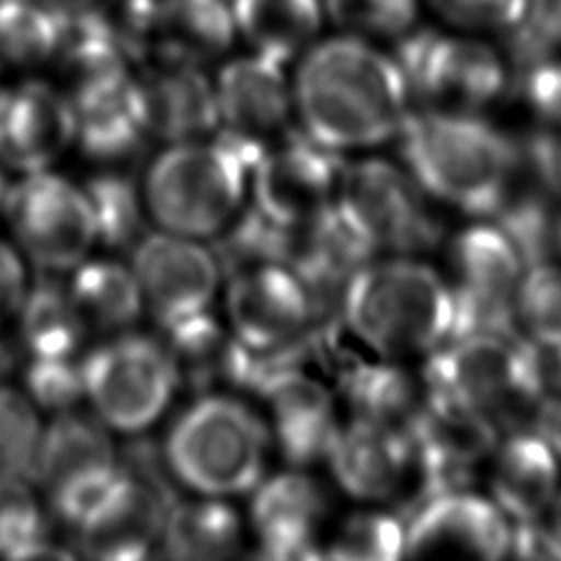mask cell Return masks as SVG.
I'll return each mask as SVG.
<instances>
[{
    "label": "cell",
    "instance_id": "1",
    "mask_svg": "<svg viewBox=\"0 0 561 561\" xmlns=\"http://www.w3.org/2000/svg\"><path fill=\"white\" fill-rule=\"evenodd\" d=\"M291 90L300 129L340 153L397 138L412 99L394 55L355 35L313 42Z\"/></svg>",
    "mask_w": 561,
    "mask_h": 561
},
{
    "label": "cell",
    "instance_id": "2",
    "mask_svg": "<svg viewBox=\"0 0 561 561\" xmlns=\"http://www.w3.org/2000/svg\"><path fill=\"white\" fill-rule=\"evenodd\" d=\"M337 327L366 357L425 359L456 333V300L445 274L414 256L366 263L346 285Z\"/></svg>",
    "mask_w": 561,
    "mask_h": 561
},
{
    "label": "cell",
    "instance_id": "3",
    "mask_svg": "<svg viewBox=\"0 0 561 561\" xmlns=\"http://www.w3.org/2000/svg\"><path fill=\"white\" fill-rule=\"evenodd\" d=\"M397 140L401 164L434 202L476 219L502 208L517 151L478 114L423 107L408 114Z\"/></svg>",
    "mask_w": 561,
    "mask_h": 561
},
{
    "label": "cell",
    "instance_id": "4",
    "mask_svg": "<svg viewBox=\"0 0 561 561\" xmlns=\"http://www.w3.org/2000/svg\"><path fill=\"white\" fill-rule=\"evenodd\" d=\"M162 447L180 486L232 497L263 480L272 436L265 419L237 394H202L173 421Z\"/></svg>",
    "mask_w": 561,
    "mask_h": 561
},
{
    "label": "cell",
    "instance_id": "5",
    "mask_svg": "<svg viewBox=\"0 0 561 561\" xmlns=\"http://www.w3.org/2000/svg\"><path fill=\"white\" fill-rule=\"evenodd\" d=\"M252 164L221 138L171 142L145 178L149 217L167 232L215 237L245 204Z\"/></svg>",
    "mask_w": 561,
    "mask_h": 561
},
{
    "label": "cell",
    "instance_id": "6",
    "mask_svg": "<svg viewBox=\"0 0 561 561\" xmlns=\"http://www.w3.org/2000/svg\"><path fill=\"white\" fill-rule=\"evenodd\" d=\"M410 94L425 107L480 114L511 85V66L500 46L476 33L412 28L394 53Z\"/></svg>",
    "mask_w": 561,
    "mask_h": 561
},
{
    "label": "cell",
    "instance_id": "7",
    "mask_svg": "<svg viewBox=\"0 0 561 561\" xmlns=\"http://www.w3.org/2000/svg\"><path fill=\"white\" fill-rule=\"evenodd\" d=\"M421 377L427 392L480 412L500 434L524 430V421L543 408L526 381L517 342L500 333L449 340L423 359Z\"/></svg>",
    "mask_w": 561,
    "mask_h": 561
},
{
    "label": "cell",
    "instance_id": "8",
    "mask_svg": "<svg viewBox=\"0 0 561 561\" xmlns=\"http://www.w3.org/2000/svg\"><path fill=\"white\" fill-rule=\"evenodd\" d=\"M85 401L123 434L153 425L178 392V377L164 342L123 331L83 355Z\"/></svg>",
    "mask_w": 561,
    "mask_h": 561
},
{
    "label": "cell",
    "instance_id": "9",
    "mask_svg": "<svg viewBox=\"0 0 561 561\" xmlns=\"http://www.w3.org/2000/svg\"><path fill=\"white\" fill-rule=\"evenodd\" d=\"M430 199L403 164L364 158L346 162L335 204L377 254L414 256L443 239Z\"/></svg>",
    "mask_w": 561,
    "mask_h": 561
},
{
    "label": "cell",
    "instance_id": "10",
    "mask_svg": "<svg viewBox=\"0 0 561 561\" xmlns=\"http://www.w3.org/2000/svg\"><path fill=\"white\" fill-rule=\"evenodd\" d=\"M0 215L11 241L42 272H66L96 245L92 208L83 186L50 169L9 184Z\"/></svg>",
    "mask_w": 561,
    "mask_h": 561
},
{
    "label": "cell",
    "instance_id": "11",
    "mask_svg": "<svg viewBox=\"0 0 561 561\" xmlns=\"http://www.w3.org/2000/svg\"><path fill=\"white\" fill-rule=\"evenodd\" d=\"M116 476L118 447L94 412L53 414L42 430L31 482L57 517L75 526Z\"/></svg>",
    "mask_w": 561,
    "mask_h": 561
},
{
    "label": "cell",
    "instance_id": "12",
    "mask_svg": "<svg viewBox=\"0 0 561 561\" xmlns=\"http://www.w3.org/2000/svg\"><path fill=\"white\" fill-rule=\"evenodd\" d=\"M526 263L517 241L495 221L476 219L447 241L445 278L456 300L454 337L500 333L504 322H513V298Z\"/></svg>",
    "mask_w": 561,
    "mask_h": 561
},
{
    "label": "cell",
    "instance_id": "13",
    "mask_svg": "<svg viewBox=\"0 0 561 561\" xmlns=\"http://www.w3.org/2000/svg\"><path fill=\"white\" fill-rule=\"evenodd\" d=\"M285 64L261 55H243L221 66L215 79L217 131L252 167L259 156L285 138L291 127L294 90Z\"/></svg>",
    "mask_w": 561,
    "mask_h": 561
},
{
    "label": "cell",
    "instance_id": "14",
    "mask_svg": "<svg viewBox=\"0 0 561 561\" xmlns=\"http://www.w3.org/2000/svg\"><path fill=\"white\" fill-rule=\"evenodd\" d=\"M403 557L421 561H497L508 557L511 519L486 493L467 486L427 495L403 515Z\"/></svg>",
    "mask_w": 561,
    "mask_h": 561
},
{
    "label": "cell",
    "instance_id": "15",
    "mask_svg": "<svg viewBox=\"0 0 561 561\" xmlns=\"http://www.w3.org/2000/svg\"><path fill=\"white\" fill-rule=\"evenodd\" d=\"M346 162L342 153L291 129L250 171L252 204L285 226H300L335 206Z\"/></svg>",
    "mask_w": 561,
    "mask_h": 561
},
{
    "label": "cell",
    "instance_id": "16",
    "mask_svg": "<svg viewBox=\"0 0 561 561\" xmlns=\"http://www.w3.org/2000/svg\"><path fill=\"white\" fill-rule=\"evenodd\" d=\"M327 465L337 486L355 500H399L405 511L425 500L414 443L403 430L348 416L333 438Z\"/></svg>",
    "mask_w": 561,
    "mask_h": 561
},
{
    "label": "cell",
    "instance_id": "17",
    "mask_svg": "<svg viewBox=\"0 0 561 561\" xmlns=\"http://www.w3.org/2000/svg\"><path fill=\"white\" fill-rule=\"evenodd\" d=\"M129 254L145 309L160 329L210 309L224 274L213 250L199 239L167 230L147 232Z\"/></svg>",
    "mask_w": 561,
    "mask_h": 561
},
{
    "label": "cell",
    "instance_id": "18",
    "mask_svg": "<svg viewBox=\"0 0 561 561\" xmlns=\"http://www.w3.org/2000/svg\"><path fill=\"white\" fill-rule=\"evenodd\" d=\"M254 397L265 405L272 445L291 467L327 460L342 425V405L335 388L316 368L294 366L263 375Z\"/></svg>",
    "mask_w": 561,
    "mask_h": 561
},
{
    "label": "cell",
    "instance_id": "19",
    "mask_svg": "<svg viewBox=\"0 0 561 561\" xmlns=\"http://www.w3.org/2000/svg\"><path fill=\"white\" fill-rule=\"evenodd\" d=\"M331 497L324 484L294 467L263 478L252 489L248 526L256 557L276 561L322 559L329 535Z\"/></svg>",
    "mask_w": 561,
    "mask_h": 561
},
{
    "label": "cell",
    "instance_id": "20",
    "mask_svg": "<svg viewBox=\"0 0 561 561\" xmlns=\"http://www.w3.org/2000/svg\"><path fill=\"white\" fill-rule=\"evenodd\" d=\"M226 280V324L252 353L285 346L316 322L313 298L289 265H261Z\"/></svg>",
    "mask_w": 561,
    "mask_h": 561
},
{
    "label": "cell",
    "instance_id": "21",
    "mask_svg": "<svg viewBox=\"0 0 561 561\" xmlns=\"http://www.w3.org/2000/svg\"><path fill=\"white\" fill-rule=\"evenodd\" d=\"M500 436V430L480 412L427 392L425 405L410 430L425 497L467 486L469 478L486 465Z\"/></svg>",
    "mask_w": 561,
    "mask_h": 561
},
{
    "label": "cell",
    "instance_id": "22",
    "mask_svg": "<svg viewBox=\"0 0 561 561\" xmlns=\"http://www.w3.org/2000/svg\"><path fill=\"white\" fill-rule=\"evenodd\" d=\"M75 136V107L64 90L39 79L0 88L2 169L20 175L50 169Z\"/></svg>",
    "mask_w": 561,
    "mask_h": 561
},
{
    "label": "cell",
    "instance_id": "23",
    "mask_svg": "<svg viewBox=\"0 0 561 561\" xmlns=\"http://www.w3.org/2000/svg\"><path fill=\"white\" fill-rule=\"evenodd\" d=\"M169 504L158 491L118 471L116 480L77 519L75 539L83 557L140 561L160 546Z\"/></svg>",
    "mask_w": 561,
    "mask_h": 561
},
{
    "label": "cell",
    "instance_id": "24",
    "mask_svg": "<svg viewBox=\"0 0 561 561\" xmlns=\"http://www.w3.org/2000/svg\"><path fill=\"white\" fill-rule=\"evenodd\" d=\"M375 256L379 254L344 217L337 204L294 226V248L287 265L307 285L316 307V322L337 316L348 280Z\"/></svg>",
    "mask_w": 561,
    "mask_h": 561
},
{
    "label": "cell",
    "instance_id": "25",
    "mask_svg": "<svg viewBox=\"0 0 561 561\" xmlns=\"http://www.w3.org/2000/svg\"><path fill=\"white\" fill-rule=\"evenodd\" d=\"M484 484L511 524L541 519L561 489V456L548 434L506 432L484 465Z\"/></svg>",
    "mask_w": 561,
    "mask_h": 561
},
{
    "label": "cell",
    "instance_id": "26",
    "mask_svg": "<svg viewBox=\"0 0 561 561\" xmlns=\"http://www.w3.org/2000/svg\"><path fill=\"white\" fill-rule=\"evenodd\" d=\"M162 333L175 368L178 390L193 397L250 390L252 351L210 309L162 329Z\"/></svg>",
    "mask_w": 561,
    "mask_h": 561
},
{
    "label": "cell",
    "instance_id": "27",
    "mask_svg": "<svg viewBox=\"0 0 561 561\" xmlns=\"http://www.w3.org/2000/svg\"><path fill=\"white\" fill-rule=\"evenodd\" d=\"M134 81L151 138L171 145L217 131L215 85L199 66L147 61Z\"/></svg>",
    "mask_w": 561,
    "mask_h": 561
},
{
    "label": "cell",
    "instance_id": "28",
    "mask_svg": "<svg viewBox=\"0 0 561 561\" xmlns=\"http://www.w3.org/2000/svg\"><path fill=\"white\" fill-rule=\"evenodd\" d=\"M335 394L348 416L377 421L410 434L421 414L427 388L421 370H412L408 362L379 359L344 353L335 368Z\"/></svg>",
    "mask_w": 561,
    "mask_h": 561
},
{
    "label": "cell",
    "instance_id": "29",
    "mask_svg": "<svg viewBox=\"0 0 561 561\" xmlns=\"http://www.w3.org/2000/svg\"><path fill=\"white\" fill-rule=\"evenodd\" d=\"M237 37L228 0H160L147 61L202 66L226 53Z\"/></svg>",
    "mask_w": 561,
    "mask_h": 561
},
{
    "label": "cell",
    "instance_id": "30",
    "mask_svg": "<svg viewBox=\"0 0 561 561\" xmlns=\"http://www.w3.org/2000/svg\"><path fill=\"white\" fill-rule=\"evenodd\" d=\"M81 151L101 164H118L136 156L149 138L134 75L99 92L70 99Z\"/></svg>",
    "mask_w": 561,
    "mask_h": 561
},
{
    "label": "cell",
    "instance_id": "31",
    "mask_svg": "<svg viewBox=\"0 0 561 561\" xmlns=\"http://www.w3.org/2000/svg\"><path fill=\"white\" fill-rule=\"evenodd\" d=\"M15 320L20 348L26 357L81 355L92 333L59 272H44L28 283Z\"/></svg>",
    "mask_w": 561,
    "mask_h": 561
},
{
    "label": "cell",
    "instance_id": "32",
    "mask_svg": "<svg viewBox=\"0 0 561 561\" xmlns=\"http://www.w3.org/2000/svg\"><path fill=\"white\" fill-rule=\"evenodd\" d=\"M243 546V522L226 497L178 500L160 537V554L184 561L232 559Z\"/></svg>",
    "mask_w": 561,
    "mask_h": 561
},
{
    "label": "cell",
    "instance_id": "33",
    "mask_svg": "<svg viewBox=\"0 0 561 561\" xmlns=\"http://www.w3.org/2000/svg\"><path fill=\"white\" fill-rule=\"evenodd\" d=\"M237 33L280 64L305 53L322 28V0H230Z\"/></svg>",
    "mask_w": 561,
    "mask_h": 561
},
{
    "label": "cell",
    "instance_id": "34",
    "mask_svg": "<svg viewBox=\"0 0 561 561\" xmlns=\"http://www.w3.org/2000/svg\"><path fill=\"white\" fill-rule=\"evenodd\" d=\"M70 272L68 285L90 331L116 335L138 322L145 302L131 265L88 256Z\"/></svg>",
    "mask_w": 561,
    "mask_h": 561
},
{
    "label": "cell",
    "instance_id": "35",
    "mask_svg": "<svg viewBox=\"0 0 561 561\" xmlns=\"http://www.w3.org/2000/svg\"><path fill=\"white\" fill-rule=\"evenodd\" d=\"M88 195L96 243L114 252H131V248L149 232L142 184L121 169L92 173L83 182Z\"/></svg>",
    "mask_w": 561,
    "mask_h": 561
},
{
    "label": "cell",
    "instance_id": "36",
    "mask_svg": "<svg viewBox=\"0 0 561 561\" xmlns=\"http://www.w3.org/2000/svg\"><path fill=\"white\" fill-rule=\"evenodd\" d=\"M294 248V226L278 224L254 204L241 210L213 237V254L224 278L261 265H287Z\"/></svg>",
    "mask_w": 561,
    "mask_h": 561
},
{
    "label": "cell",
    "instance_id": "37",
    "mask_svg": "<svg viewBox=\"0 0 561 561\" xmlns=\"http://www.w3.org/2000/svg\"><path fill=\"white\" fill-rule=\"evenodd\" d=\"M72 557L50 535L31 480L0 476V559Z\"/></svg>",
    "mask_w": 561,
    "mask_h": 561
},
{
    "label": "cell",
    "instance_id": "38",
    "mask_svg": "<svg viewBox=\"0 0 561 561\" xmlns=\"http://www.w3.org/2000/svg\"><path fill=\"white\" fill-rule=\"evenodd\" d=\"M64 20L39 0H0V70L55 59Z\"/></svg>",
    "mask_w": 561,
    "mask_h": 561
},
{
    "label": "cell",
    "instance_id": "39",
    "mask_svg": "<svg viewBox=\"0 0 561 561\" xmlns=\"http://www.w3.org/2000/svg\"><path fill=\"white\" fill-rule=\"evenodd\" d=\"M405 550V519L386 508L348 513L329 530L322 559L333 561H392Z\"/></svg>",
    "mask_w": 561,
    "mask_h": 561
},
{
    "label": "cell",
    "instance_id": "40",
    "mask_svg": "<svg viewBox=\"0 0 561 561\" xmlns=\"http://www.w3.org/2000/svg\"><path fill=\"white\" fill-rule=\"evenodd\" d=\"M42 430L39 408L28 394L0 383V476L31 480Z\"/></svg>",
    "mask_w": 561,
    "mask_h": 561
},
{
    "label": "cell",
    "instance_id": "41",
    "mask_svg": "<svg viewBox=\"0 0 561 561\" xmlns=\"http://www.w3.org/2000/svg\"><path fill=\"white\" fill-rule=\"evenodd\" d=\"M513 322L522 333L561 329V261H530L513 298Z\"/></svg>",
    "mask_w": 561,
    "mask_h": 561
},
{
    "label": "cell",
    "instance_id": "42",
    "mask_svg": "<svg viewBox=\"0 0 561 561\" xmlns=\"http://www.w3.org/2000/svg\"><path fill=\"white\" fill-rule=\"evenodd\" d=\"M324 13L348 35L399 39L416 26L419 0H322Z\"/></svg>",
    "mask_w": 561,
    "mask_h": 561
},
{
    "label": "cell",
    "instance_id": "43",
    "mask_svg": "<svg viewBox=\"0 0 561 561\" xmlns=\"http://www.w3.org/2000/svg\"><path fill=\"white\" fill-rule=\"evenodd\" d=\"M83 355L70 357H26L24 392L46 412H66L85 399Z\"/></svg>",
    "mask_w": 561,
    "mask_h": 561
},
{
    "label": "cell",
    "instance_id": "44",
    "mask_svg": "<svg viewBox=\"0 0 561 561\" xmlns=\"http://www.w3.org/2000/svg\"><path fill=\"white\" fill-rule=\"evenodd\" d=\"M456 31L476 35H515L528 20L530 0H427Z\"/></svg>",
    "mask_w": 561,
    "mask_h": 561
},
{
    "label": "cell",
    "instance_id": "45",
    "mask_svg": "<svg viewBox=\"0 0 561 561\" xmlns=\"http://www.w3.org/2000/svg\"><path fill=\"white\" fill-rule=\"evenodd\" d=\"M519 362L533 394L543 408L561 403V329L522 333Z\"/></svg>",
    "mask_w": 561,
    "mask_h": 561
},
{
    "label": "cell",
    "instance_id": "46",
    "mask_svg": "<svg viewBox=\"0 0 561 561\" xmlns=\"http://www.w3.org/2000/svg\"><path fill=\"white\" fill-rule=\"evenodd\" d=\"M522 101L539 127L561 134V55H537L522 77Z\"/></svg>",
    "mask_w": 561,
    "mask_h": 561
},
{
    "label": "cell",
    "instance_id": "47",
    "mask_svg": "<svg viewBox=\"0 0 561 561\" xmlns=\"http://www.w3.org/2000/svg\"><path fill=\"white\" fill-rule=\"evenodd\" d=\"M118 471L151 486L169 504H175L180 500L178 480L171 473L164 447L153 438H147V436L129 438L118 449Z\"/></svg>",
    "mask_w": 561,
    "mask_h": 561
},
{
    "label": "cell",
    "instance_id": "48",
    "mask_svg": "<svg viewBox=\"0 0 561 561\" xmlns=\"http://www.w3.org/2000/svg\"><path fill=\"white\" fill-rule=\"evenodd\" d=\"M24 261L18 245L0 234V331L4 322L15 318L28 289L31 280Z\"/></svg>",
    "mask_w": 561,
    "mask_h": 561
},
{
    "label": "cell",
    "instance_id": "49",
    "mask_svg": "<svg viewBox=\"0 0 561 561\" xmlns=\"http://www.w3.org/2000/svg\"><path fill=\"white\" fill-rule=\"evenodd\" d=\"M39 2L48 7L53 13H57L61 20H68L90 11L99 0H39Z\"/></svg>",
    "mask_w": 561,
    "mask_h": 561
},
{
    "label": "cell",
    "instance_id": "50",
    "mask_svg": "<svg viewBox=\"0 0 561 561\" xmlns=\"http://www.w3.org/2000/svg\"><path fill=\"white\" fill-rule=\"evenodd\" d=\"M15 364H18V353L0 331V383H4L9 379Z\"/></svg>",
    "mask_w": 561,
    "mask_h": 561
},
{
    "label": "cell",
    "instance_id": "51",
    "mask_svg": "<svg viewBox=\"0 0 561 561\" xmlns=\"http://www.w3.org/2000/svg\"><path fill=\"white\" fill-rule=\"evenodd\" d=\"M541 522L546 524L550 535L561 543V489L557 491V495H554L550 508L546 511V515L541 517Z\"/></svg>",
    "mask_w": 561,
    "mask_h": 561
},
{
    "label": "cell",
    "instance_id": "52",
    "mask_svg": "<svg viewBox=\"0 0 561 561\" xmlns=\"http://www.w3.org/2000/svg\"><path fill=\"white\" fill-rule=\"evenodd\" d=\"M550 175H552V186L557 197L561 199V136L554 142V149L550 151Z\"/></svg>",
    "mask_w": 561,
    "mask_h": 561
},
{
    "label": "cell",
    "instance_id": "53",
    "mask_svg": "<svg viewBox=\"0 0 561 561\" xmlns=\"http://www.w3.org/2000/svg\"><path fill=\"white\" fill-rule=\"evenodd\" d=\"M548 438L552 440L557 454L561 456V403L550 408V425H548Z\"/></svg>",
    "mask_w": 561,
    "mask_h": 561
},
{
    "label": "cell",
    "instance_id": "54",
    "mask_svg": "<svg viewBox=\"0 0 561 561\" xmlns=\"http://www.w3.org/2000/svg\"><path fill=\"white\" fill-rule=\"evenodd\" d=\"M552 241H554V254H557V259L561 261V217L557 219V226H554V234H552Z\"/></svg>",
    "mask_w": 561,
    "mask_h": 561
},
{
    "label": "cell",
    "instance_id": "55",
    "mask_svg": "<svg viewBox=\"0 0 561 561\" xmlns=\"http://www.w3.org/2000/svg\"><path fill=\"white\" fill-rule=\"evenodd\" d=\"M9 180L4 175V169L0 167V210H2V204H4V197H7V191H9Z\"/></svg>",
    "mask_w": 561,
    "mask_h": 561
}]
</instances>
